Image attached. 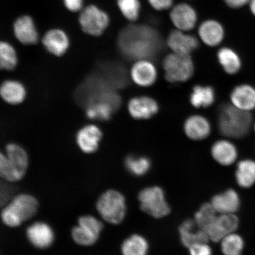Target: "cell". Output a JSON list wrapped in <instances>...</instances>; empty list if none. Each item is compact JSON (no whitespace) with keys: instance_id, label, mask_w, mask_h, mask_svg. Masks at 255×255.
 Listing matches in <instances>:
<instances>
[{"instance_id":"cell-26","label":"cell","mask_w":255,"mask_h":255,"mask_svg":"<svg viewBox=\"0 0 255 255\" xmlns=\"http://www.w3.org/2000/svg\"><path fill=\"white\" fill-rule=\"evenodd\" d=\"M0 92L3 100L12 105L21 103L26 95L24 86L20 82L11 80L3 82Z\"/></svg>"},{"instance_id":"cell-25","label":"cell","mask_w":255,"mask_h":255,"mask_svg":"<svg viewBox=\"0 0 255 255\" xmlns=\"http://www.w3.org/2000/svg\"><path fill=\"white\" fill-rule=\"evenodd\" d=\"M200 39L207 45L214 47L219 45L224 38L222 25L215 20H207L200 25L199 30Z\"/></svg>"},{"instance_id":"cell-3","label":"cell","mask_w":255,"mask_h":255,"mask_svg":"<svg viewBox=\"0 0 255 255\" xmlns=\"http://www.w3.org/2000/svg\"><path fill=\"white\" fill-rule=\"evenodd\" d=\"M253 122L251 113L239 110L232 104H222L219 108L218 126L223 135L232 138H243L250 132Z\"/></svg>"},{"instance_id":"cell-29","label":"cell","mask_w":255,"mask_h":255,"mask_svg":"<svg viewBox=\"0 0 255 255\" xmlns=\"http://www.w3.org/2000/svg\"><path fill=\"white\" fill-rule=\"evenodd\" d=\"M236 177L239 186L244 188L253 186L255 183V161L244 159L239 162Z\"/></svg>"},{"instance_id":"cell-32","label":"cell","mask_w":255,"mask_h":255,"mask_svg":"<svg viewBox=\"0 0 255 255\" xmlns=\"http://www.w3.org/2000/svg\"><path fill=\"white\" fill-rule=\"evenodd\" d=\"M125 165L129 173L136 176H141L149 171L151 162L145 157L129 155L126 159Z\"/></svg>"},{"instance_id":"cell-12","label":"cell","mask_w":255,"mask_h":255,"mask_svg":"<svg viewBox=\"0 0 255 255\" xmlns=\"http://www.w3.org/2000/svg\"><path fill=\"white\" fill-rule=\"evenodd\" d=\"M238 225V219L234 213L221 214L206 232L210 240L218 242L226 236L233 234L237 230Z\"/></svg>"},{"instance_id":"cell-39","label":"cell","mask_w":255,"mask_h":255,"mask_svg":"<svg viewBox=\"0 0 255 255\" xmlns=\"http://www.w3.org/2000/svg\"><path fill=\"white\" fill-rule=\"evenodd\" d=\"M190 255H212L211 248L207 244L193 245L189 248Z\"/></svg>"},{"instance_id":"cell-21","label":"cell","mask_w":255,"mask_h":255,"mask_svg":"<svg viewBox=\"0 0 255 255\" xmlns=\"http://www.w3.org/2000/svg\"><path fill=\"white\" fill-rule=\"evenodd\" d=\"M42 43L48 52L56 56L65 54L69 46L68 36L65 32L59 29L47 31L43 38Z\"/></svg>"},{"instance_id":"cell-6","label":"cell","mask_w":255,"mask_h":255,"mask_svg":"<svg viewBox=\"0 0 255 255\" xmlns=\"http://www.w3.org/2000/svg\"><path fill=\"white\" fill-rule=\"evenodd\" d=\"M97 211L105 222L119 225L125 218L127 211L125 197L116 190H108L101 194L96 204Z\"/></svg>"},{"instance_id":"cell-8","label":"cell","mask_w":255,"mask_h":255,"mask_svg":"<svg viewBox=\"0 0 255 255\" xmlns=\"http://www.w3.org/2000/svg\"><path fill=\"white\" fill-rule=\"evenodd\" d=\"M138 199L142 211L155 218H163L170 212V207L160 187L146 188L139 193Z\"/></svg>"},{"instance_id":"cell-30","label":"cell","mask_w":255,"mask_h":255,"mask_svg":"<svg viewBox=\"0 0 255 255\" xmlns=\"http://www.w3.org/2000/svg\"><path fill=\"white\" fill-rule=\"evenodd\" d=\"M148 244L146 239L138 235H133L124 241L121 246L123 255H146Z\"/></svg>"},{"instance_id":"cell-44","label":"cell","mask_w":255,"mask_h":255,"mask_svg":"<svg viewBox=\"0 0 255 255\" xmlns=\"http://www.w3.org/2000/svg\"><path fill=\"white\" fill-rule=\"evenodd\" d=\"M254 129L255 131V122L254 124Z\"/></svg>"},{"instance_id":"cell-15","label":"cell","mask_w":255,"mask_h":255,"mask_svg":"<svg viewBox=\"0 0 255 255\" xmlns=\"http://www.w3.org/2000/svg\"><path fill=\"white\" fill-rule=\"evenodd\" d=\"M167 45L174 53L190 55L199 47L196 37L185 34L180 30L172 31L167 38Z\"/></svg>"},{"instance_id":"cell-24","label":"cell","mask_w":255,"mask_h":255,"mask_svg":"<svg viewBox=\"0 0 255 255\" xmlns=\"http://www.w3.org/2000/svg\"><path fill=\"white\" fill-rule=\"evenodd\" d=\"M211 203L217 212L221 214H231L238 210L240 200L238 193L230 189L213 197Z\"/></svg>"},{"instance_id":"cell-31","label":"cell","mask_w":255,"mask_h":255,"mask_svg":"<svg viewBox=\"0 0 255 255\" xmlns=\"http://www.w3.org/2000/svg\"><path fill=\"white\" fill-rule=\"evenodd\" d=\"M217 213L212 203L204 204L196 213L194 221L199 228L207 232L218 218Z\"/></svg>"},{"instance_id":"cell-7","label":"cell","mask_w":255,"mask_h":255,"mask_svg":"<svg viewBox=\"0 0 255 255\" xmlns=\"http://www.w3.org/2000/svg\"><path fill=\"white\" fill-rule=\"evenodd\" d=\"M165 78L170 83L184 82L192 77L194 63L190 55L171 53L163 60Z\"/></svg>"},{"instance_id":"cell-33","label":"cell","mask_w":255,"mask_h":255,"mask_svg":"<svg viewBox=\"0 0 255 255\" xmlns=\"http://www.w3.org/2000/svg\"><path fill=\"white\" fill-rule=\"evenodd\" d=\"M17 63V57L14 47L10 44L2 41L0 44V66L1 69L11 71Z\"/></svg>"},{"instance_id":"cell-23","label":"cell","mask_w":255,"mask_h":255,"mask_svg":"<svg viewBox=\"0 0 255 255\" xmlns=\"http://www.w3.org/2000/svg\"><path fill=\"white\" fill-rule=\"evenodd\" d=\"M213 158L222 165H230L238 157V151L235 145L228 140L216 141L212 147Z\"/></svg>"},{"instance_id":"cell-11","label":"cell","mask_w":255,"mask_h":255,"mask_svg":"<svg viewBox=\"0 0 255 255\" xmlns=\"http://www.w3.org/2000/svg\"><path fill=\"white\" fill-rule=\"evenodd\" d=\"M26 236L30 243L39 250L52 246L55 238L52 227L43 222H36L30 225L27 229Z\"/></svg>"},{"instance_id":"cell-41","label":"cell","mask_w":255,"mask_h":255,"mask_svg":"<svg viewBox=\"0 0 255 255\" xmlns=\"http://www.w3.org/2000/svg\"><path fill=\"white\" fill-rule=\"evenodd\" d=\"M67 8L71 11H77L81 8L83 0H64Z\"/></svg>"},{"instance_id":"cell-36","label":"cell","mask_w":255,"mask_h":255,"mask_svg":"<svg viewBox=\"0 0 255 255\" xmlns=\"http://www.w3.org/2000/svg\"><path fill=\"white\" fill-rule=\"evenodd\" d=\"M115 112L110 105L104 104H93L86 108V114L92 120H109Z\"/></svg>"},{"instance_id":"cell-13","label":"cell","mask_w":255,"mask_h":255,"mask_svg":"<svg viewBox=\"0 0 255 255\" xmlns=\"http://www.w3.org/2000/svg\"><path fill=\"white\" fill-rule=\"evenodd\" d=\"M128 109L133 119L147 120L157 114L159 105L154 99L141 96L132 98L128 105Z\"/></svg>"},{"instance_id":"cell-16","label":"cell","mask_w":255,"mask_h":255,"mask_svg":"<svg viewBox=\"0 0 255 255\" xmlns=\"http://www.w3.org/2000/svg\"><path fill=\"white\" fill-rule=\"evenodd\" d=\"M103 133L94 125L86 126L79 130L76 136V143L81 151L91 154L99 148Z\"/></svg>"},{"instance_id":"cell-4","label":"cell","mask_w":255,"mask_h":255,"mask_svg":"<svg viewBox=\"0 0 255 255\" xmlns=\"http://www.w3.org/2000/svg\"><path fill=\"white\" fill-rule=\"evenodd\" d=\"M38 209L39 202L34 196L28 194H18L2 209V222L8 227H18L33 218Z\"/></svg>"},{"instance_id":"cell-37","label":"cell","mask_w":255,"mask_h":255,"mask_svg":"<svg viewBox=\"0 0 255 255\" xmlns=\"http://www.w3.org/2000/svg\"><path fill=\"white\" fill-rule=\"evenodd\" d=\"M118 5L128 20L133 21L138 18L140 11L138 0H118Z\"/></svg>"},{"instance_id":"cell-43","label":"cell","mask_w":255,"mask_h":255,"mask_svg":"<svg viewBox=\"0 0 255 255\" xmlns=\"http://www.w3.org/2000/svg\"><path fill=\"white\" fill-rule=\"evenodd\" d=\"M250 8L252 12L255 16V0H251Z\"/></svg>"},{"instance_id":"cell-38","label":"cell","mask_w":255,"mask_h":255,"mask_svg":"<svg viewBox=\"0 0 255 255\" xmlns=\"http://www.w3.org/2000/svg\"><path fill=\"white\" fill-rule=\"evenodd\" d=\"M78 225L88 229L100 237L103 230L104 225L100 220L91 215H85L80 217L78 219Z\"/></svg>"},{"instance_id":"cell-27","label":"cell","mask_w":255,"mask_h":255,"mask_svg":"<svg viewBox=\"0 0 255 255\" xmlns=\"http://www.w3.org/2000/svg\"><path fill=\"white\" fill-rule=\"evenodd\" d=\"M215 89L210 86L196 85L190 96V104L196 108H207L215 103Z\"/></svg>"},{"instance_id":"cell-19","label":"cell","mask_w":255,"mask_h":255,"mask_svg":"<svg viewBox=\"0 0 255 255\" xmlns=\"http://www.w3.org/2000/svg\"><path fill=\"white\" fill-rule=\"evenodd\" d=\"M184 130L190 139L202 140L209 136L212 131V127L206 118L194 115L185 121Z\"/></svg>"},{"instance_id":"cell-1","label":"cell","mask_w":255,"mask_h":255,"mask_svg":"<svg viewBox=\"0 0 255 255\" xmlns=\"http://www.w3.org/2000/svg\"><path fill=\"white\" fill-rule=\"evenodd\" d=\"M118 44L120 53L129 60H151L164 49L161 34L145 25H130L124 28Z\"/></svg>"},{"instance_id":"cell-9","label":"cell","mask_w":255,"mask_h":255,"mask_svg":"<svg viewBox=\"0 0 255 255\" xmlns=\"http://www.w3.org/2000/svg\"><path fill=\"white\" fill-rule=\"evenodd\" d=\"M109 21L108 15L95 5L85 8L79 17L83 31L94 36L103 34L109 24Z\"/></svg>"},{"instance_id":"cell-5","label":"cell","mask_w":255,"mask_h":255,"mask_svg":"<svg viewBox=\"0 0 255 255\" xmlns=\"http://www.w3.org/2000/svg\"><path fill=\"white\" fill-rule=\"evenodd\" d=\"M28 157L23 148L15 143H9L5 154L0 155V175L3 179L14 183L20 181L26 173Z\"/></svg>"},{"instance_id":"cell-17","label":"cell","mask_w":255,"mask_h":255,"mask_svg":"<svg viewBox=\"0 0 255 255\" xmlns=\"http://www.w3.org/2000/svg\"><path fill=\"white\" fill-rule=\"evenodd\" d=\"M170 17L178 30L183 31L193 29L197 18L194 9L185 3L175 5L171 11Z\"/></svg>"},{"instance_id":"cell-42","label":"cell","mask_w":255,"mask_h":255,"mask_svg":"<svg viewBox=\"0 0 255 255\" xmlns=\"http://www.w3.org/2000/svg\"><path fill=\"white\" fill-rule=\"evenodd\" d=\"M226 4L232 8H240L247 4L251 0H224Z\"/></svg>"},{"instance_id":"cell-34","label":"cell","mask_w":255,"mask_h":255,"mask_svg":"<svg viewBox=\"0 0 255 255\" xmlns=\"http://www.w3.org/2000/svg\"><path fill=\"white\" fill-rule=\"evenodd\" d=\"M244 246L243 239L237 234L226 236L222 241V251L225 255H241Z\"/></svg>"},{"instance_id":"cell-2","label":"cell","mask_w":255,"mask_h":255,"mask_svg":"<svg viewBox=\"0 0 255 255\" xmlns=\"http://www.w3.org/2000/svg\"><path fill=\"white\" fill-rule=\"evenodd\" d=\"M75 99L78 104L85 108L93 104H104L110 105L117 111L122 104L117 91L95 72L76 89Z\"/></svg>"},{"instance_id":"cell-10","label":"cell","mask_w":255,"mask_h":255,"mask_svg":"<svg viewBox=\"0 0 255 255\" xmlns=\"http://www.w3.org/2000/svg\"><path fill=\"white\" fill-rule=\"evenodd\" d=\"M95 72L116 90L125 88L129 85L127 69L117 62H105L99 64Z\"/></svg>"},{"instance_id":"cell-40","label":"cell","mask_w":255,"mask_h":255,"mask_svg":"<svg viewBox=\"0 0 255 255\" xmlns=\"http://www.w3.org/2000/svg\"><path fill=\"white\" fill-rule=\"evenodd\" d=\"M152 7L157 10H164L173 5V0H148Z\"/></svg>"},{"instance_id":"cell-20","label":"cell","mask_w":255,"mask_h":255,"mask_svg":"<svg viewBox=\"0 0 255 255\" xmlns=\"http://www.w3.org/2000/svg\"><path fill=\"white\" fill-rule=\"evenodd\" d=\"M196 226L192 220H187L180 226L181 241L185 247L190 248L194 245L207 244L210 240L207 232L200 228L196 230Z\"/></svg>"},{"instance_id":"cell-35","label":"cell","mask_w":255,"mask_h":255,"mask_svg":"<svg viewBox=\"0 0 255 255\" xmlns=\"http://www.w3.org/2000/svg\"><path fill=\"white\" fill-rule=\"evenodd\" d=\"M71 235L75 243L82 247L92 246L100 238L93 233L79 225L73 228Z\"/></svg>"},{"instance_id":"cell-28","label":"cell","mask_w":255,"mask_h":255,"mask_svg":"<svg viewBox=\"0 0 255 255\" xmlns=\"http://www.w3.org/2000/svg\"><path fill=\"white\" fill-rule=\"evenodd\" d=\"M218 59L223 70L229 75L237 74L242 68V60L238 53L228 47H223L218 52Z\"/></svg>"},{"instance_id":"cell-22","label":"cell","mask_w":255,"mask_h":255,"mask_svg":"<svg viewBox=\"0 0 255 255\" xmlns=\"http://www.w3.org/2000/svg\"><path fill=\"white\" fill-rule=\"evenodd\" d=\"M14 34L19 41L24 44L37 43L38 33L32 18L24 15L19 17L14 25Z\"/></svg>"},{"instance_id":"cell-14","label":"cell","mask_w":255,"mask_h":255,"mask_svg":"<svg viewBox=\"0 0 255 255\" xmlns=\"http://www.w3.org/2000/svg\"><path fill=\"white\" fill-rule=\"evenodd\" d=\"M157 76V69L150 60H138L130 71L132 81L142 87H148L154 84Z\"/></svg>"},{"instance_id":"cell-18","label":"cell","mask_w":255,"mask_h":255,"mask_svg":"<svg viewBox=\"0 0 255 255\" xmlns=\"http://www.w3.org/2000/svg\"><path fill=\"white\" fill-rule=\"evenodd\" d=\"M231 103L238 109L249 112L255 109V88L248 84L237 86L231 92Z\"/></svg>"}]
</instances>
